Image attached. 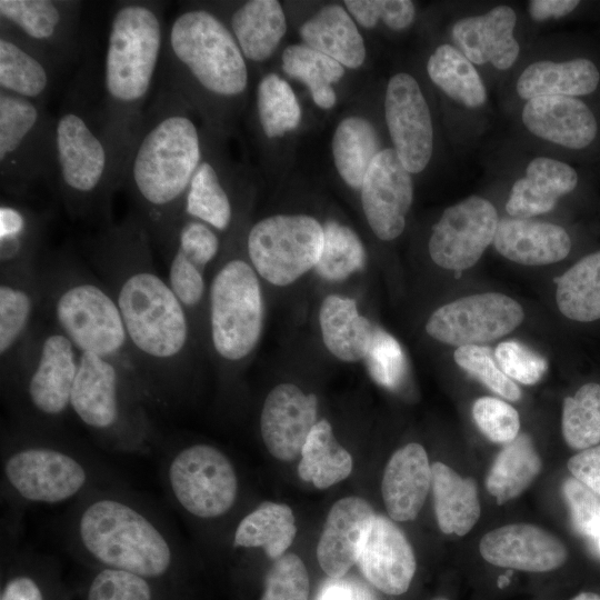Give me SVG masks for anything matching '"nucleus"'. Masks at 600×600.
Segmentation results:
<instances>
[{
	"label": "nucleus",
	"mask_w": 600,
	"mask_h": 600,
	"mask_svg": "<svg viewBox=\"0 0 600 600\" xmlns=\"http://www.w3.org/2000/svg\"><path fill=\"white\" fill-rule=\"evenodd\" d=\"M541 459L527 434L507 443L497 456L486 478V488L498 504L526 490L541 471Z\"/></svg>",
	"instance_id": "43"
},
{
	"label": "nucleus",
	"mask_w": 600,
	"mask_h": 600,
	"mask_svg": "<svg viewBox=\"0 0 600 600\" xmlns=\"http://www.w3.org/2000/svg\"><path fill=\"white\" fill-rule=\"evenodd\" d=\"M556 301L568 319H600V251L584 256L557 279Z\"/></svg>",
	"instance_id": "45"
},
{
	"label": "nucleus",
	"mask_w": 600,
	"mask_h": 600,
	"mask_svg": "<svg viewBox=\"0 0 600 600\" xmlns=\"http://www.w3.org/2000/svg\"><path fill=\"white\" fill-rule=\"evenodd\" d=\"M562 434L569 447L584 450L600 442V384H583L567 397L562 409Z\"/></svg>",
	"instance_id": "48"
},
{
	"label": "nucleus",
	"mask_w": 600,
	"mask_h": 600,
	"mask_svg": "<svg viewBox=\"0 0 600 600\" xmlns=\"http://www.w3.org/2000/svg\"><path fill=\"white\" fill-rule=\"evenodd\" d=\"M456 363L479 379L500 397L517 401L521 397L519 387L498 368L490 356V349L479 344L458 347L453 353Z\"/></svg>",
	"instance_id": "52"
},
{
	"label": "nucleus",
	"mask_w": 600,
	"mask_h": 600,
	"mask_svg": "<svg viewBox=\"0 0 600 600\" xmlns=\"http://www.w3.org/2000/svg\"><path fill=\"white\" fill-rule=\"evenodd\" d=\"M573 478L600 497V444L581 450L568 461Z\"/></svg>",
	"instance_id": "58"
},
{
	"label": "nucleus",
	"mask_w": 600,
	"mask_h": 600,
	"mask_svg": "<svg viewBox=\"0 0 600 600\" xmlns=\"http://www.w3.org/2000/svg\"><path fill=\"white\" fill-rule=\"evenodd\" d=\"M598 543H599V547H600V536H599V538H598Z\"/></svg>",
	"instance_id": "64"
},
{
	"label": "nucleus",
	"mask_w": 600,
	"mask_h": 600,
	"mask_svg": "<svg viewBox=\"0 0 600 600\" xmlns=\"http://www.w3.org/2000/svg\"><path fill=\"white\" fill-rule=\"evenodd\" d=\"M499 221L496 207L479 196H470L448 207L429 238L431 260L452 271L471 268L493 243Z\"/></svg>",
	"instance_id": "18"
},
{
	"label": "nucleus",
	"mask_w": 600,
	"mask_h": 600,
	"mask_svg": "<svg viewBox=\"0 0 600 600\" xmlns=\"http://www.w3.org/2000/svg\"><path fill=\"white\" fill-rule=\"evenodd\" d=\"M259 124L268 138L282 137L297 129L301 107L291 86L277 73L263 76L256 91Z\"/></svg>",
	"instance_id": "46"
},
{
	"label": "nucleus",
	"mask_w": 600,
	"mask_h": 600,
	"mask_svg": "<svg viewBox=\"0 0 600 600\" xmlns=\"http://www.w3.org/2000/svg\"><path fill=\"white\" fill-rule=\"evenodd\" d=\"M366 251L359 236L348 226L329 220L323 226V247L316 266L328 281H342L364 266Z\"/></svg>",
	"instance_id": "47"
},
{
	"label": "nucleus",
	"mask_w": 600,
	"mask_h": 600,
	"mask_svg": "<svg viewBox=\"0 0 600 600\" xmlns=\"http://www.w3.org/2000/svg\"><path fill=\"white\" fill-rule=\"evenodd\" d=\"M371 377L386 388H397L404 374V356L399 342L381 329H376L366 357Z\"/></svg>",
	"instance_id": "55"
},
{
	"label": "nucleus",
	"mask_w": 600,
	"mask_h": 600,
	"mask_svg": "<svg viewBox=\"0 0 600 600\" xmlns=\"http://www.w3.org/2000/svg\"><path fill=\"white\" fill-rule=\"evenodd\" d=\"M472 417L480 431L492 442L507 444L519 436V413L501 399H477L472 406Z\"/></svg>",
	"instance_id": "54"
},
{
	"label": "nucleus",
	"mask_w": 600,
	"mask_h": 600,
	"mask_svg": "<svg viewBox=\"0 0 600 600\" xmlns=\"http://www.w3.org/2000/svg\"><path fill=\"white\" fill-rule=\"evenodd\" d=\"M309 577L302 560L294 553L276 559L266 579L260 600H308Z\"/></svg>",
	"instance_id": "53"
},
{
	"label": "nucleus",
	"mask_w": 600,
	"mask_h": 600,
	"mask_svg": "<svg viewBox=\"0 0 600 600\" xmlns=\"http://www.w3.org/2000/svg\"><path fill=\"white\" fill-rule=\"evenodd\" d=\"M304 44L329 56L344 68H360L367 49L357 22L340 4H327L299 29Z\"/></svg>",
	"instance_id": "35"
},
{
	"label": "nucleus",
	"mask_w": 600,
	"mask_h": 600,
	"mask_svg": "<svg viewBox=\"0 0 600 600\" xmlns=\"http://www.w3.org/2000/svg\"><path fill=\"white\" fill-rule=\"evenodd\" d=\"M479 550L491 564L530 572L554 570L568 558L560 539L527 523L507 524L486 533Z\"/></svg>",
	"instance_id": "25"
},
{
	"label": "nucleus",
	"mask_w": 600,
	"mask_h": 600,
	"mask_svg": "<svg viewBox=\"0 0 600 600\" xmlns=\"http://www.w3.org/2000/svg\"><path fill=\"white\" fill-rule=\"evenodd\" d=\"M376 513L358 497L338 500L330 509L317 547V559L327 576L343 578L357 563L362 542Z\"/></svg>",
	"instance_id": "27"
},
{
	"label": "nucleus",
	"mask_w": 600,
	"mask_h": 600,
	"mask_svg": "<svg viewBox=\"0 0 600 600\" xmlns=\"http://www.w3.org/2000/svg\"><path fill=\"white\" fill-rule=\"evenodd\" d=\"M343 6L366 29L382 22L391 30L402 31L410 28L417 17L416 4L410 0H346Z\"/></svg>",
	"instance_id": "51"
},
{
	"label": "nucleus",
	"mask_w": 600,
	"mask_h": 600,
	"mask_svg": "<svg viewBox=\"0 0 600 600\" xmlns=\"http://www.w3.org/2000/svg\"><path fill=\"white\" fill-rule=\"evenodd\" d=\"M318 398L289 382L276 386L264 399L260 432L268 451L278 460L301 456L304 442L318 422Z\"/></svg>",
	"instance_id": "23"
},
{
	"label": "nucleus",
	"mask_w": 600,
	"mask_h": 600,
	"mask_svg": "<svg viewBox=\"0 0 600 600\" xmlns=\"http://www.w3.org/2000/svg\"><path fill=\"white\" fill-rule=\"evenodd\" d=\"M599 87L600 67L588 57L533 61L519 73L514 84L517 96L524 102L548 96L583 99Z\"/></svg>",
	"instance_id": "31"
},
{
	"label": "nucleus",
	"mask_w": 600,
	"mask_h": 600,
	"mask_svg": "<svg viewBox=\"0 0 600 600\" xmlns=\"http://www.w3.org/2000/svg\"><path fill=\"white\" fill-rule=\"evenodd\" d=\"M210 346L224 363H239L257 347L263 327L259 276L248 259L234 256L216 270L207 297Z\"/></svg>",
	"instance_id": "11"
},
{
	"label": "nucleus",
	"mask_w": 600,
	"mask_h": 600,
	"mask_svg": "<svg viewBox=\"0 0 600 600\" xmlns=\"http://www.w3.org/2000/svg\"><path fill=\"white\" fill-rule=\"evenodd\" d=\"M166 6L158 0H121L112 2L109 12L97 109L122 182L157 84Z\"/></svg>",
	"instance_id": "4"
},
{
	"label": "nucleus",
	"mask_w": 600,
	"mask_h": 600,
	"mask_svg": "<svg viewBox=\"0 0 600 600\" xmlns=\"http://www.w3.org/2000/svg\"><path fill=\"white\" fill-rule=\"evenodd\" d=\"M431 488L440 530L446 534H467L480 517L474 480L462 478L442 462H434L431 466Z\"/></svg>",
	"instance_id": "38"
},
{
	"label": "nucleus",
	"mask_w": 600,
	"mask_h": 600,
	"mask_svg": "<svg viewBox=\"0 0 600 600\" xmlns=\"http://www.w3.org/2000/svg\"><path fill=\"white\" fill-rule=\"evenodd\" d=\"M380 150L377 130L364 117H347L334 129L331 140L334 167L340 178L351 188H361Z\"/></svg>",
	"instance_id": "40"
},
{
	"label": "nucleus",
	"mask_w": 600,
	"mask_h": 600,
	"mask_svg": "<svg viewBox=\"0 0 600 600\" xmlns=\"http://www.w3.org/2000/svg\"><path fill=\"white\" fill-rule=\"evenodd\" d=\"M352 467V457L336 440L330 422L319 420L301 450L298 466L300 478L319 489H326L344 480Z\"/></svg>",
	"instance_id": "42"
},
{
	"label": "nucleus",
	"mask_w": 600,
	"mask_h": 600,
	"mask_svg": "<svg viewBox=\"0 0 600 600\" xmlns=\"http://www.w3.org/2000/svg\"><path fill=\"white\" fill-rule=\"evenodd\" d=\"M192 111L157 87L129 157L122 188L159 248L181 217L184 196L203 156L204 132Z\"/></svg>",
	"instance_id": "3"
},
{
	"label": "nucleus",
	"mask_w": 600,
	"mask_h": 600,
	"mask_svg": "<svg viewBox=\"0 0 600 600\" xmlns=\"http://www.w3.org/2000/svg\"><path fill=\"white\" fill-rule=\"evenodd\" d=\"M6 486L28 503L58 504L81 494L90 482L86 463L56 443L24 438L10 446L2 462Z\"/></svg>",
	"instance_id": "13"
},
{
	"label": "nucleus",
	"mask_w": 600,
	"mask_h": 600,
	"mask_svg": "<svg viewBox=\"0 0 600 600\" xmlns=\"http://www.w3.org/2000/svg\"><path fill=\"white\" fill-rule=\"evenodd\" d=\"M383 107L392 149L411 174L422 172L432 158L434 129L418 80L408 72L394 73L388 81Z\"/></svg>",
	"instance_id": "19"
},
{
	"label": "nucleus",
	"mask_w": 600,
	"mask_h": 600,
	"mask_svg": "<svg viewBox=\"0 0 600 600\" xmlns=\"http://www.w3.org/2000/svg\"><path fill=\"white\" fill-rule=\"evenodd\" d=\"M153 248L133 211L83 242L84 254L112 296L132 349L164 406L183 373L193 331L184 308L156 268Z\"/></svg>",
	"instance_id": "1"
},
{
	"label": "nucleus",
	"mask_w": 600,
	"mask_h": 600,
	"mask_svg": "<svg viewBox=\"0 0 600 600\" xmlns=\"http://www.w3.org/2000/svg\"><path fill=\"white\" fill-rule=\"evenodd\" d=\"M494 356L503 373L523 384H534L548 369L541 356L518 341L499 343Z\"/></svg>",
	"instance_id": "56"
},
{
	"label": "nucleus",
	"mask_w": 600,
	"mask_h": 600,
	"mask_svg": "<svg viewBox=\"0 0 600 600\" xmlns=\"http://www.w3.org/2000/svg\"><path fill=\"white\" fill-rule=\"evenodd\" d=\"M297 533L291 508L266 501L239 522L233 538L237 548H263L270 559L282 557Z\"/></svg>",
	"instance_id": "41"
},
{
	"label": "nucleus",
	"mask_w": 600,
	"mask_h": 600,
	"mask_svg": "<svg viewBox=\"0 0 600 600\" xmlns=\"http://www.w3.org/2000/svg\"><path fill=\"white\" fill-rule=\"evenodd\" d=\"M433 600H448V599H446V598H436Z\"/></svg>",
	"instance_id": "63"
},
{
	"label": "nucleus",
	"mask_w": 600,
	"mask_h": 600,
	"mask_svg": "<svg viewBox=\"0 0 600 600\" xmlns=\"http://www.w3.org/2000/svg\"><path fill=\"white\" fill-rule=\"evenodd\" d=\"M509 574H510V572L508 574H503V576L499 577V579H498V587L499 588H503V587L509 584V582H510Z\"/></svg>",
	"instance_id": "62"
},
{
	"label": "nucleus",
	"mask_w": 600,
	"mask_h": 600,
	"mask_svg": "<svg viewBox=\"0 0 600 600\" xmlns=\"http://www.w3.org/2000/svg\"><path fill=\"white\" fill-rule=\"evenodd\" d=\"M427 73L449 99L467 109H479L488 101L487 87L477 67L453 44L441 43L429 56Z\"/></svg>",
	"instance_id": "39"
},
{
	"label": "nucleus",
	"mask_w": 600,
	"mask_h": 600,
	"mask_svg": "<svg viewBox=\"0 0 600 600\" xmlns=\"http://www.w3.org/2000/svg\"><path fill=\"white\" fill-rule=\"evenodd\" d=\"M42 313L81 352L114 364L149 406L161 402L129 341L121 314L97 276L67 253L41 257Z\"/></svg>",
	"instance_id": "5"
},
{
	"label": "nucleus",
	"mask_w": 600,
	"mask_h": 600,
	"mask_svg": "<svg viewBox=\"0 0 600 600\" xmlns=\"http://www.w3.org/2000/svg\"><path fill=\"white\" fill-rule=\"evenodd\" d=\"M80 354L73 342L43 316L19 364L2 382L27 421L49 427L71 412Z\"/></svg>",
	"instance_id": "9"
},
{
	"label": "nucleus",
	"mask_w": 600,
	"mask_h": 600,
	"mask_svg": "<svg viewBox=\"0 0 600 600\" xmlns=\"http://www.w3.org/2000/svg\"><path fill=\"white\" fill-rule=\"evenodd\" d=\"M0 600H61V589L48 569L19 560L2 573Z\"/></svg>",
	"instance_id": "50"
},
{
	"label": "nucleus",
	"mask_w": 600,
	"mask_h": 600,
	"mask_svg": "<svg viewBox=\"0 0 600 600\" xmlns=\"http://www.w3.org/2000/svg\"><path fill=\"white\" fill-rule=\"evenodd\" d=\"M71 536L94 568L128 571L172 584L174 542L156 518L126 497L101 493L77 510Z\"/></svg>",
	"instance_id": "7"
},
{
	"label": "nucleus",
	"mask_w": 600,
	"mask_h": 600,
	"mask_svg": "<svg viewBox=\"0 0 600 600\" xmlns=\"http://www.w3.org/2000/svg\"><path fill=\"white\" fill-rule=\"evenodd\" d=\"M166 482L176 503L198 519L226 514L238 496V477L229 458L208 443H192L173 452Z\"/></svg>",
	"instance_id": "14"
},
{
	"label": "nucleus",
	"mask_w": 600,
	"mask_h": 600,
	"mask_svg": "<svg viewBox=\"0 0 600 600\" xmlns=\"http://www.w3.org/2000/svg\"><path fill=\"white\" fill-rule=\"evenodd\" d=\"M86 7L80 0H0V27L66 70L84 49Z\"/></svg>",
	"instance_id": "15"
},
{
	"label": "nucleus",
	"mask_w": 600,
	"mask_h": 600,
	"mask_svg": "<svg viewBox=\"0 0 600 600\" xmlns=\"http://www.w3.org/2000/svg\"><path fill=\"white\" fill-rule=\"evenodd\" d=\"M318 600H374V598L363 584L339 578L323 586Z\"/></svg>",
	"instance_id": "59"
},
{
	"label": "nucleus",
	"mask_w": 600,
	"mask_h": 600,
	"mask_svg": "<svg viewBox=\"0 0 600 600\" xmlns=\"http://www.w3.org/2000/svg\"><path fill=\"white\" fill-rule=\"evenodd\" d=\"M168 584L123 570L94 568L83 600H169Z\"/></svg>",
	"instance_id": "49"
},
{
	"label": "nucleus",
	"mask_w": 600,
	"mask_h": 600,
	"mask_svg": "<svg viewBox=\"0 0 600 600\" xmlns=\"http://www.w3.org/2000/svg\"><path fill=\"white\" fill-rule=\"evenodd\" d=\"M148 407L114 364L81 352L71 412L102 443L121 451H146L154 438Z\"/></svg>",
	"instance_id": "8"
},
{
	"label": "nucleus",
	"mask_w": 600,
	"mask_h": 600,
	"mask_svg": "<svg viewBox=\"0 0 600 600\" xmlns=\"http://www.w3.org/2000/svg\"><path fill=\"white\" fill-rule=\"evenodd\" d=\"M360 190L362 210L374 236L382 241L400 237L413 201V181L392 148L379 151Z\"/></svg>",
	"instance_id": "21"
},
{
	"label": "nucleus",
	"mask_w": 600,
	"mask_h": 600,
	"mask_svg": "<svg viewBox=\"0 0 600 600\" xmlns=\"http://www.w3.org/2000/svg\"><path fill=\"white\" fill-rule=\"evenodd\" d=\"M228 231L234 220V206L221 162L208 148L204 133L202 160L194 172L181 208V217Z\"/></svg>",
	"instance_id": "37"
},
{
	"label": "nucleus",
	"mask_w": 600,
	"mask_h": 600,
	"mask_svg": "<svg viewBox=\"0 0 600 600\" xmlns=\"http://www.w3.org/2000/svg\"><path fill=\"white\" fill-rule=\"evenodd\" d=\"M221 19L248 62L260 63L269 59L287 32V18L277 0L237 3L228 11V17Z\"/></svg>",
	"instance_id": "33"
},
{
	"label": "nucleus",
	"mask_w": 600,
	"mask_h": 600,
	"mask_svg": "<svg viewBox=\"0 0 600 600\" xmlns=\"http://www.w3.org/2000/svg\"><path fill=\"white\" fill-rule=\"evenodd\" d=\"M64 70L34 46L0 27V90L48 106Z\"/></svg>",
	"instance_id": "28"
},
{
	"label": "nucleus",
	"mask_w": 600,
	"mask_h": 600,
	"mask_svg": "<svg viewBox=\"0 0 600 600\" xmlns=\"http://www.w3.org/2000/svg\"><path fill=\"white\" fill-rule=\"evenodd\" d=\"M19 199L1 197L0 271L36 268L42 257L48 218Z\"/></svg>",
	"instance_id": "34"
},
{
	"label": "nucleus",
	"mask_w": 600,
	"mask_h": 600,
	"mask_svg": "<svg viewBox=\"0 0 600 600\" xmlns=\"http://www.w3.org/2000/svg\"><path fill=\"white\" fill-rule=\"evenodd\" d=\"M42 318L38 267L0 271L1 382H4L19 364Z\"/></svg>",
	"instance_id": "20"
},
{
	"label": "nucleus",
	"mask_w": 600,
	"mask_h": 600,
	"mask_svg": "<svg viewBox=\"0 0 600 600\" xmlns=\"http://www.w3.org/2000/svg\"><path fill=\"white\" fill-rule=\"evenodd\" d=\"M523 318V309L514 299L498 292H484L441 306L429 317L426 331L447 344H478L507 336Z\"/></svg>",
	"instance_id": "17"
},
{
	"label": "nucleus",
	"mask_w": 600,
	"mask_h": 600,
	"mask_svg": "<svg viewBox=\"0 0 600 600\" xmlns=\"http://www.w3.org/2000/svg\"><path fill=\"white\" fill-rule=\"evenodd\" d=\"M579 6L577 0H532L528 2V13L533 21L543 22L567 17Z\"/></svg>",
	"instance_id": "60"
},
{
	"label": "nucleus",
	"mask_w": 600,
	"mask_h": 600,
	"mask_svg": "<svg viewBox=\"0 0 600 600\" xmlns=\"http://www.w3.org/2000/svg\"><path fill=\"white\" fill-rule=\"evenodd\" d=\"M220 248L218 231L183 216L158 248L166 260V280L184 308L193 332L203 303H207V270L219 256Z\"/></svg>",
	"instance_id": "16"
},
{
	"label": "nucleus",
	"mask_w": 600,
	"mask_h": 600,
	"mask_svg": "<svg viewBox=\"0 0 600 600\" xmlns=\"http://www.w3.org/2000/svg\"><path fill=\"white\" fill-rule=\"evenodd\" d=\"M56 177V116L47 104L0 90V184L2 194L27 196Z\"/></svg>",
	"instance_id": "10"
},
{
	"label": "nucleus",
	"mask_w": 600,
	"mask_h": 600,
	"mask_svg": "<svg viewBox=\"0 0 600 600\" xmlns=\"http://www.w3.org/2000/svg\"><path fill=\"white\" fill-rule=\"evenodd\" d=\"M563 497L570 510L576 529L583 536H600V499L576 478H568L562 484Z\"/></svg>",
	"instance_id": "57"
},
{
	"label": "nucleus",
	"mask_w": 600,
	"mask_h": 600,
	"mask_svg": "<svg viewBox=\"0 0 600 600\" xmlns=\"http://www.w3.org/2000/svg\"><path fill=\"white\" fill-rule=\"evenodd\" d=\"M357 564L364 578L382 592L404 593L416 572L412 547L403 532L387 517H374Z\"/></svg>",
	"instance_id": "26"
},
{
	"label": "nucleus",
	"mask_w": 600,
	"mask_h": 600,
	"mask_svg": "<svg viewBox=\"0 0 600 600\" xmlns=\"http://www.w3.org/2000/svg\"><path fill=\"white\" fill-rule=\"evenodd\" d=\"M521 122L533 137L569 151H583L598 140L600 122L581 98L548 96L526 101Z\"/></svg>",
	"instance_id": "22"
},
{
	"label": "nucleus",
	"mask_w": 600,
	"mask_h": 600,
	"mask_svg": "<svg viewBox=\"0 0 600 600\" xmlns=\"http://www.w3.org/2000/svg\"><path fill=\"white\" fill-rule=\"evenodd\" d=\"M517 12L508 4H498L479 14L466 16L451 27L452 44L474 66L510 69L520 56L514 36Z\"/></svg>",
	"instance_id": "24"
},
{
	"label": "nucleus",
	"mask_w": 600,
	"mask_h": 600,
	"mask_svg": "<svg viewBox=\"0 0 600 600\" xmlns=\"http://www.w3.org/2000/svg\"><path fill=\"white\" fill-rule=\"evenodd\" d=\"M319 326L327 350L344 362L366 359L377 329L359 313L353 299L339 294L322 300Z\"/></svg>",
	"instance_id": "36"
},
{
	"label": "nucleus",
	"mask_w": 600,
	"mask_h": 600,
	"mask_svg": "<svg viewBox=\"0 0 600 600\" xmlns=\"http://www.w3.org/2000/svg\"><path fill=\"white\" fill-rule=\"evenodd\" d=\"M84 76L71 86L56 116V190L73 220L111 223L112 200L122 174L90 102Z\"/></svg>",
	"instance_id": "6"
},
{
	"label": "nucleus",
	"mask_w": 600,
	"mask_h": 600,
	"mask_svg": "<svg viewBox=\"0 0 600 600\" xmlns=\"http://www.w3.org/2000/svg\"><path fill=\"white\" fill-rule=\"evenodd\" d=\"M281 62L286 74L307 86L316 106L324 110L336 106L337 93L332 84L346 73L341 63L304 43L288 46Z\"/></svg>",
	"instance_id": "44"
},
{
	"label": "nucleus",
	"mask_w": 600,
	"mask_h": 600,
	"mask_svg": "<svg viewBox=\"0 0 600 600\" xmlns=\"http://www.w3.org/2000/svg\"><path fill=\"white\" fill-rule=\"evenodd\" d=\"M431 488V466L424 448L416 442L398 449L388 461L381 491L389 517L413 520Z\"/></svg>",
	"instance_id": "30"
},
{
	"label": "nucleus",
	"mask_w": 600,
	"mask_h": 600,
	"mask_svg": "<svg viewBox=\"0 0 600 600\" xmlns=\"http://www.w3.org/2000/svg\"><path fill=\"white\" fill-rule=\"evenodd\" d=\"M323 247V226L304 213L273 214L247 232V257L267 282L286 287L314 269Z\"/></svg>",
	"instance_id": "12"
},
{
	"label": "nucleus",
	"mask_w": 600,
	"mask_h": 600,
	"mask_svg": "<svg viewBox=\"0 0 600 600\" xmlns=\"http://www.w3.org/2000/svg\"><path fill=\"white\" fill-rule=\"evenodd\" d=\"M578 183L579 173L571 164L551 157H536L526 167L524 176L512 184L506 211L516 219L547 213Z\"/></svg>",
	"instance_id": "29"
},
{
	"label": "nucleus",
	"mask_w": 600,
	"mask_h": 600,
	"mask_svg": "<svg viewBox=\"0 0 600 600\" xmlns=\"http://www.w3.org/2000/svg\"><path fill=\"white\" fill-rule=\"evenodd\" d=\"M157 87L178 96L219 132L249 87L248 61L226 22L210 8L184 4L167 22Z\"/></svg>",
	"instance_id": "2"
},
{
	"label": "nucleus",
	"mask_w": 600,
	"mask_h": 600,
	"mask_svg": "<svg viewBox=\"0 0 600 600\" xmlns=\"http://www.w3.org/2000/svg\"><path fill=\"white\" fill-rule=\"evenodd\" d=\"M493 246L501 256L516 263L546 266L569 254L571 238L561 226L511 218L499 221Z\"/></svg>",
	"instance_id": "32"
},
{
	"label": "nucleus",
	"mask_w": 600,
	"mask_h": 600,
	"mask_svg": "<svg viewBox=\"0 0 600 600\" xmlns=\"http://www.w3.org/2000/svg\"><path fill=\"white\" fill-rule=\"evenodd\" d=\"M571 600H600V596L593 592H581Z\"/></svg>",
	"instance_id": "61"
}]
</instances>
